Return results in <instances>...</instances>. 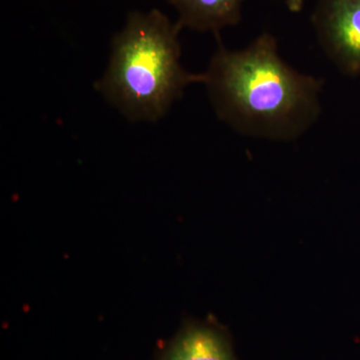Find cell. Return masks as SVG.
<instances>
[{"instance_id": "6da1fadb", "label": "cell", "mask_w": 360, "mask_h": 360, "mask_svg": "<svg viewBox=\"0 0 360 360\" xmlns=\"http://www.w3.org/2000/svg\"><path fill=\"white\" fill-rule=\"evenodd\" d=\"M219 46L200 73L217 118L245 136L271 141L300 139L319 122L324 82L288 65L278 41L264 32L245 49Z\"/></svg>"}, {"instance_id": "5b68a950", "label": "cell", "mask_w": 360, "mask_h": 360, "mask_svg": "<svg viewBox=\"0 0 360 360\" xmlns=\"http://www.w3.org/2000/svg\"><path fill=\"white\" fill-rule=\"evenodd\" d=\"M176 11L181 28L198 32H219L238 25L245 0H167Z\"/></svg>"}, {"instance_id": "7a4b0ae2", "label": "cell", "mask_w": 360, "mask_h": 360, "mask_svg": "<svg viewBox=\"0 0 360 360\" xmlns=\"http://www.w3.org/2000/svg\"><path fill=\"white\" fill-rule=\"evenodd\" d=\"M179 23L158 9L130 13L111 42L108 68L96 89L131 122H158L200 73L181 63Z\"/></svg>"}, {"instance_id": "3957f363", "label": "cell", "mask_w": 360, "mask_h": 360, "mask_svg": "<svg viewBox=\"0 0 360 360\" xmlns=\"http://www.w3.org/2000/svg\"><path fill=\"white\" fill-rule=\"evenodd\" d=\"M317 42L343 75H360V0H317L311 15Z\"/></svg>"}, {"instance_id": "8992f818", "label": "cell", "mask_w": 360, "mask_h": 360, "mask_svg": "<svg viewBox=\"0 0 360 360\" xmlns=\"http://www.w3.org/2000/svg\"><path fill=\"white\" fill-rule=\"evenodd\" d=\"M288 11L292 13H300L304 6L305 0H284Z\"/></svg>"}, {"instance_id": "277c9868", "label": "cell", "mask_w": 360, "mask_h": 360, "mask_svg": "<svg viewBox=\"0 0 360 360\" xmlns=\"http://www.w3.org/2000/svg\"><path fill=\"white\" fill-rule=\"evenodd\" d=\"M160 360H238L229 335L203 322H187Z\"/></svg>"}]
</instances>
